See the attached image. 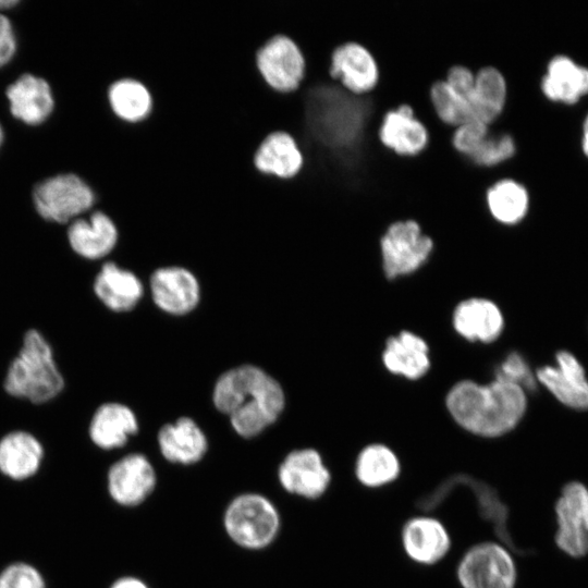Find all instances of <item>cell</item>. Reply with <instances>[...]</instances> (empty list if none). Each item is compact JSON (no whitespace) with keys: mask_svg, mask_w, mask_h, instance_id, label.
I'll return each instance as SVG.
<instances>
[{"mask_svg":"<svg viewBox=\"0 0 588 588\" xmlns=\"http://www.w3.org/2000/svg\"><path fill=\"white\" fill-rule=\"evenodd\" d=\"M382 362L391 373L417 380L430 367L428 344L411 331H401L387 340Z\"/></svg>","mask_w":588,"mask_h":588,"instance_id":"25","label":"cell"},{"mask_svg":"<svg viewBox=\"0 0 588 588\" xmlns=\"http://www.w3.org/2000/svg\"><path fill=\"white\" fill-rule=\"evenodd\" d=\"M119 230L105 211L94 208L66 225L65 240L79 259L97 261L108 257L119 244Z\"/></svg>","mask_w":588,"mask_h":588,"instance_id":"11","label":"cell"},{"mask_svg":"<svg viewBox=\"0 0 588 588\" xmlns=\"http://www.w3.org/2000/svg\"><path fill=\"white\" fill-rule=\"evenodd\" d=\"M444 81L463 99L468 102L475 83V73L463 65L452 66Z\"/></svg>","mask_w":588,"mask_h":588,"instance_id":"36","label":"cell"},{"mask_svg":"<svg viewBox=\"0 0 588 588\" xmlns=\"http://www.w3.org/2000/svg\"><path fill=\"white\" fill-rule=\"evenodd\" d=\"M354 471L364 487L380 488L399 478L401 463L391 448L382 443H371L358 453Z\"/></svg>","mask_w":588,"mask_h":588,"instance_id":"29","label":"cell"},{"mask_svg":"<svg viewBox=\"0 0 588 588\" xmlns=\"http://www.w3.org/2000/svg\"><path fill=\"white\" fill-rule=\"evenodd\" d=\"M506 100L507 84L503 74L493 66L479 69L468 98L471 120L491 125L502 114Z\"/></svg>","mask_w":588,"mask_h":588,"instance_id":"27","label":"cell"},{"mask_svg":"<svg viewBox=\"0 0 588 588\" xmlns=\"http://www.w3.org/2000/svg\"><path fill=\"white\" fill-rule=\"evenodd\" d=\"M223 525L229 537L240 547L258 550L268 547L280 529V515L274 504L259 493H243L228 505Z\"/></svg>","mask_w":588,"mask_h":588,"instance_id":"5","label":"cell"},{"mask_svg":"<svg viewBox=\"0 0 588 588\" xmlns=\"http://www.w3.org/2000/svg\"><path fill=\"white\" fill-rule=\"evenodd\" d=\"M278 476L284 490L310 500L322 497L331 482L330 470L315 449L290 452L279 466Z\"/></svg>","mask_w":588,"mask_h":588,"instance_id":"13","label":"cell"},{"mask_svg":"<svg viewBox=\"0 0 588 588\" xmlns=\"http://www.w3.org/2000/svg\"><path fill=\"white\" fill-rule=\"evenodd\" d=\"M162 456L183 465L199 462L207 452L208 442L200 427L188 417L164 425L158 433Z\"/></svg>","mask_w":588,"mask_h":588,"instance_id":"22","label":"cell"},{"mask_svg":"<svg viewBox=\"0 0 588 588\" xmlns=\"http://www.w3.org/2000/svg\"><path fill=\"white\" fill-rule=\"evenodd\" d=\"M303 154L292 135L277 131L261 142L254 156L255 168L267 175L287 180L303 168Z\"/></svg>","mask_w":588,"mask_h":588,"instance_id":"24","label":"cell"},{"mask_svg":"<svg viewBox=\"0 0 588 588\" xmlns=\"http://www.w3.org/2000/svg\"><path fill=\"white\" fill-rule=\"evenodd\" d=\"M583 149L584 152L588 156V115L584 123Z\"/></svg>","mask_w":588,"mask_h":588,"instance_id":"39","label":"cell"},{"mask_svg":"<svg viewBox=\"0 0 588 588\" xmlns=\"http://www.w3.org/2000/svg\"><path fill=\"white\" fill-rule=\"evenodd\" d=\"M402 547L415 563L434 565L451 549V537L445 526L431 516H416L408 519L401 532Z\"/></svg>","mask_w":588,"mask_h":588,"instance_id":"17","label":"cell"},{"mask_svg":"<svg viewBox=\"0 0 588 588\" xmlns=\"http://www.w3.org/2000/svg\"><path fill=\"white\" fill-rule=\"evenodd\" d=\"M516 155V143L510 133L489 126V134L480 147L466 158L479 168H497L513 159Z\"/></svg>","mask_w":588,"mask_h":588,"instance_id":"32","label":"cell"},{"mask_svg":"<svg viewBox=\"0 0 588 588\" xmlns=\"http://www.w3.org/2000/svg\"><path fill=\"white\" fill-rule=\"evenodd\" d=\"M17 4H19L17 0H0V12H2V10L13 8Z\"/></svg>","mask_w":588,"mask_h":588,"instance_id":"40","label":"cell"},{"mask_svg":"<svg viewBox=\"0 0 588 588\" xmlns=\"http://www.w3.org/2000/svg\"><path fill=\"white\" fill-rule=\"evenodd\" d=\"M17 50V38L9 16L0 12V68L8 64Z\"/></svg>","mask_w":588,"mask_h":588,"instance_id":"37","label":"cell"},{"mask_svg":"<svg viewBox=\"0 0 588 588\" xmlns=\"http://www.w3.org/2000/svg\"><path fill=\"white\" fill-rule=\"evenodd\" d=\"M329 75L356 96L372 93L380 78L379 66L372 53L355 41L344 42L332 51Z\"/></svg>","mask_w":588,"mask_h":588,"instance_id":"12","label":"cell"},{"mask_svg":"<svg viewBox=\"0 0 588 588\" xmlns=\"http://www.w3.org/2000/svg\"><path fill=\"white\" fill-rule=\"evenodd\" d=\"M91 290L97 299L114 313L133 309L144 292L140 280L112 260L101 264L93 280Z\"/></svg>","mask_w":588,"mask_h":588,"instance_id":"19","label":"cell"},{"mask_svg":"<svg viewBox=\"0 0 588 588\" xmlns=\"http://www.w3.org/2000/svg\"><path fill=\"white\" fill-rule=\"evenodd\" d=\"M156 482L154 466L140 453L120 458L108 471L109 493L117 503L125 506H135L145 501Z\"/></svg>","mask_w":588,"mask_h":588,"instance_id":"14","label":"cell"},{"mask_svg":"<svg viewBox=\"0 0 588 588\" xmlns=\"http://www.w3.org/2000/svg\"><path fill=\"white\" fill-rule=\"evenodd\" d=\"M377 135L385 149L405 158L420 155L429 144L427 127L406 103L384 113Z\"/></svg>","mask_w":588,"mask_h":588,"instance_id":"15","label":"cell"},{"mask_svg":"<svg viewBox=\"0 0 588 588\" xmlns=\"http://www.w3.org/2000/svg\"><path fill=\"white\" fill-rule=\"evenodd\" d=\"M527 392L494 379L488 384L471 380L455 383L446 394V408L466 431L485 438L511 432L527 411Z\"/></svg>","mask_w":588,"mask_h":588,"instance_id":"2","label":"cell"},{"mask_svg":"<svg viewBox=\"0 0 588 588\" xmlns=\"http://www.w3.org/2000/svg\"><path fill=\"white\" fill-rule=\"evenodd\" d=\"M0 588H45V584L36 568L15 563L0 574Z\"/></svg>","mask_w":588,"mask_h":588,"instance_id":"35","label":"cell"},{"mask_svg":"<svg viewBox=\"0 0 588 588\" xmlns=\"http://www.w3.org/2000/svg\"><path fill=\"white\" fill-rule=\"evenodd\" d=\"M107 100L112 113L127 123H138L145 120L152 106V99L147 87L134 78L114 81L107 89Z\"/></svg>","mask_w":588,"mask_h":588,"instance_id":"30","label":"cell"},{"mask_svg":"<svg viewBox=\"0 0 588 588\" xmlns=\"http://www.w3.org/2000/svg\"><path fill=\"white\" fill-rule=\"evenodd\" d=\"M40 440L24 429H14L0 438V470L13 479L34 475L44 458Z\"/></svg>","mask_w":588,"mask_h":588,"instance_id":"23","label":"cell"},{"mask_svg":"<svg viewBox=\"0 0 588 588\" xmlns=\"http://www.w3.org/2000/svg\"><path fill=\"white\" fill-rule=\"evenodd\" d=\"M542 94L552 101L575 103L588 94V69L564 56L550 60L540 83Z\"/></svg>","mask_w":588,"mask_h":588,"instance_id":"26","label":"cell"},{"mask_svg":"<svg viewBox=\"0 0 588 588\" xmlns=\"http://www.w3.org/2000/svg\"><path fill=\"white\" fill-rule=\"evenodd\" d=\"M429 99L436 117L450 127L454 128L471 120L468 102L460 97L444 79L431 85Z\"/></svg>","mask_w":588,"mask_h":588,"instance_id":"31","label":"cell"},{"mask_svg":"<svg viewBox=\"0 0 588 588\" xmlns=\"http://www.w3.org/2000/svg\"><path fill=\"white\" fill-rule=\"evenodd\" d=\"M212 400L230 417L234 430L252 438L273 424L284 407L280 383L262 369L243 365L222 373L217 380Z\"/></svg>","mask_w":588,"mask_h":588,"instance_id":"1","label":"cell"},{"mask_svg":"<svg viewBox=\"0 0 588 588\" xmlns=\"http://www.w3.org/2000/svg\"><path fill=\"white\" fill-rule=\"evenodd\" d=\"M110 588H149L143 580L132 576L121 577Z\"/></svg>","mask_w":588,"mask_h":588,"instance_id":"38","label":"cell"},{"mask_svg":"<svg viewBox=\"0 0 588 588\" xmlns=\"http://www.w3.org/2000/svg\"><path fill=\"white\" fill-rule=\"evenodd\" d=\"M588 506V488L579 481L566 483L554 505L558 529L555 543L571 558L588 554V531L584 515Z\"/></svg>","mask_w":588,"mask_h":588,"instance_id":"10","label":"cell"},{"mask_svg":"<svg viewBox=\"0 0 588 588\" xmlns=\"http://www.w3.org/2000/svg\"><path fill=\"white\" fill-rule=\"evenodd\" d=\"M11 114L28 125L45 122L54 108L50 84L41 76L24 73L5 89Z\"/></svg>","mask_w":588,"mask_h":588,"instance_id":"18","label":"cell"},{"mask_svg":"<svg viewBox=\"0 0 588 588\" xmlns=\"http://www.w3.org/2000/svg\"><path fill=\"white\" fill-rule=\"evenodd\" d=\"M436 248L433 238L413 220H397L379 238L378 249L387 278L407 275L421 268Z\"/></svg>","mask_w":588,"mask_h":588,"instance_id":"6","label":"cell"},{"mask_svg":"<svg viewBox=\"0 0 588 588\" xmlns=\"http://www.w3.org/2000/svg\"><path fill=\"white\" fill-rule=\"evenodd\" d=\"M486 205L493 221L502 226H514L526 218L530 196L524 184L514 179L504 177L488 187Z\"/></svg>","mask_w":588,"mask_h":588,"instance_id":"28","label":"cell"},{"mask_svg":"<svg viewBox=\"0 0 588 588\" xmlns=\"http://www.w3.org/2000/svg\"><path fill=\"white\" fill-rule=\"evenodd\" d=\"M256 65L265 82L279 93L296 90L305 77V58L284 35L272 37L257 51Z\"/></svg>","mask_w":588,"mask_h":588,"instance_id":"8","label":"cell"},{"mask_svg":"<svg viewBox=\"0 0 588 588\" xmlns=\"http://www.w3.org/2000/svg\"><path fill=\"white\" fill-rule=\"evenodd\" d=\"M541 384L565 407L588 411V377L579 358L567 350L555 354L554 365H544L536 371Z\"/></svg>","mask_w":588,"mask_h":588,"instance_id":"9","label":"cell"},{"mask_svg":"<svg viewBox=\"0 0 588 588\" xmlns=\"http://www.w3.org/2000/svg\"><path fill=\"white\" fill-rule=\"evenodd\" d=\"M489 134V125L476 120L465 122L453 130L452 146L465 158H469Z\"/></svg>","mask_w":588,"mask_h":588,"instance_id":"34","label":"cell"},{"mask_svg":"<svg viewBox=\"0 0 588 588\" xmlns=\"http://www.w3.org/2000/svg\"><path fill=\"white\" fill-rule=\"evenodd\" d=\"M33 203L45 221L69 224L91 211L96 207L97 196L83 176L76 173H59L35 185Z\"/></svg>","mask_w":588,"mask_h":588,"instance_id":"4","label":"cell"},{"mask_svg":"<svg viewBox=\"0 0 588 588\" xmlns=\"http://www.w3.org/2000/svg\"><path fill=\"white\" fill-rule=\"evenodd\" d=\"M456 578L462 588H515L517 569L509 548L483 541L463 554Z\"/></svg>","mask_w":588,"mask_h":588,"instance_id":"7","label":"cell"},{"mask_svg":"<svg viewBox=\"0 0 588 588\" xmlns=\"http://www.w3.org/2000/svg\"><path fill=\"white\" fill-rule=\"evenodd\" d=\"M66 388L68 380L52 342L40 329L27 328L4 368L3 394L14 402L44 407L58 401Z\"/></svg>","mask_w":588,"mask_h":588,"instance_id":"3","label":"cell"},{"mask_svg":"<svg viewBox=\"0 0 588 588\" xmlns=\"http://www.w3.org/2000/svg\"><path fill=\"white\" fill-rule=\"evenodd\" d=\"M455 331L468 341L490 343L504 329V317L499 306L490 299L473 297L461 302L453 311Z\"/></svg>","mask_w":588,"mask_h":588,"instance_id":"20","label":"cell"},{"mask_svg":"<svg viewBox=\"0 0 588 588\" xmlns=\"http://www.w3.org/2000/svg\"><path fill=\"white\" fill-rule=\"evenodd\" d=\"M138 431L134 412L119 402H105L97 406L88 424L91 442L102 450L123 446L130 436Z\"/></svg>","mask_w":588,"mask_h":588,"instance_id":"21","label":"cell"},{"mask_svg":"<svg viewBox=\"0 0 588 588\" xmlns=\"http://www.w3.org/2000/svg\"><path fill=\"white\" fill-rule=\"evenodd\" d=\"M584 523H585V528L588 531V506H587L585 515H584Z\"/></svg>","mask_w":588,"mask_h":588,"instance_id":"41","label":"cell"},{"mask_svg":"<svg viewBox=\"0 0 588 588\" xmlns=\"http://www.w3.org/2000/svg\"><path fill=\"white\" fill-rule=\"evenodd\" d=\"M150 290L156 305L173 315H184L193 310L200 296L195 275L177 266L157 269L150 278Z\"/></svg>","mask_w":588,"mask_h":588,"instance_id":"16","label":"cell"},{"mask_svg":"<svg viewBox=\"0 0 588 588\" xmlns=\"http://www.w3.org/2000/svg\"><path fill=\"white\" fill-rule=\"evenodd\" d=\"M494 379L518 385L526 392L534 391L538 385L535 371L518 352H511L497 366Z\"/></svg>","mask_w":588,"mask_h":588,"instance_id":"33","label":"cell"},{"mask_svg":"<svg viewBox=\"0 0 588 588\" xmlns=\"http://www.w3.org/2000/svg\"><path fill=\"white\" fill-rule=\"evenodd\" d=\"M3 140H4V133H3L2 125L0 123V148L2 146Z\"/></svg>","mask_w":588,"mask_h":588,"instance_id":"42","label":"cell"}]
</instances>
